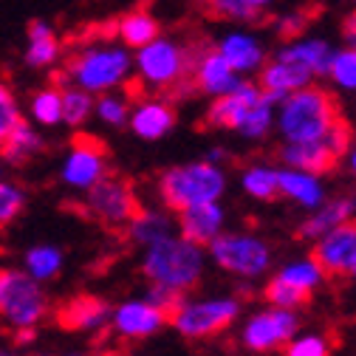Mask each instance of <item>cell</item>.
<instances>
[{"instance_id":"f35d334b","label":"cell","mask_w":356,"mask_h":356,"mask_svg":"<svg viewBox=\"0 0 356 356\" xmlns=\"http://www.w3.org/2000/svg\"><path fill=\"white\" fill-rule=\"evenodd\" d=\"M20 119H26L23 111H20V102H17L15 91H12V85H9L3 76H0V142L9 136L12 127H15Z\"/></svg>"},{"instance_id":"8fae6325","label":"cell","mask_w":356,"mask_h":356,"mask_svg":"<svg viewBox=\"0 0 356 356\" xmlns=\"http://www.w3.org/2000/svg\"><path fill=\"white\" fill-rule=\"evenodd\" d=\"M82 195H85V212L111 229L127 227L142 209L136 187H133L127 178L113 175V172H105L99 181L94 187H88Z\"/></svg>"},{"instance_id":"74e56055","label":"cell","mask_w":356,"mask_h":356,"mask_svg":"<svg viewBox=\"0 0 356 356\" xmlns=\"http://www.w3.org/2000/svg\"><path fill=\"white\" fill-rule=\"evenodd\" d=\"M263 297H266V305H275V308H289V311H300L311 297L297 291L294 286L283 283L277 275L263 286Z\"/></svg>"},{"instance_id":"ffe728a7","label":"cell","mask_w":356,"mask_h":356,"mask_svg":"<svg viewBox=\"0 0 356 356\" xmlns=\"http://www.w3.org/2000/svg\"><path fill=\"white\" fill-rule=\"evenodd\" d=\"M277 195L289 198L291 204H297L305 212L317 209L328 198L325 184H323V175L305 172V170H294V167H280V172H277Z\"/></svg>"},{"instance_id":"ab89813d","label":"cell","mask_w":356,"mask_h":356,"mask_svg":"<svg viewBox=\"0 0 356 356\" xmlns=\"http://www.w3.org/2000/svg\"><path fill=\"white\" fill-rule=\"evenodd\" d=\"M209 9H212V15L224 17V20H232V23H252V20H257V12L249 9L243 0H209Z\"/></svg>"},{"instance_id":"e575fe53","label":"cell","mask_w":356,"mask_h":356,"mask_svg":"<svg viewBox=\"0 0 356 356\" xmlns=\"http://www.w3.org/2000/svg\"><path fill=\"white\" fill-rule=\"evenodd\" d=\"M325 76L342 91H356V49H334Z\"/></svg>"},{"instance_id":"e0dca14e","label":"cell","mask_w":356,"mask_h":356,"mask_svg":"<svg viewBox=\"0 0 356 356\" xmlns=\"http://www.w3.org/2000/svg\"><path fill=\"white\" fill-rule=\"evenodd\" d=\"M215 51L229 63V68L235 74H241L246 79L252 74H257L266 65V60H269V54H266V46L260 42V37L252 34V31H243V29L227 31L224 37L215 42Z\"/></svg>"},{"instance_id":"5bb4252c","label":"cell","mask_w":356,"mask_h":356,"mask_svg":"<svg viewBox=\"0 0 356 356\" xmlns=\"http://www.w3.org/2000/svg\"><path fill=\"white\" fill-rule=\"evenodd\" d=\"M164 325H170V314L145 297L139 300H124L116 308H111V328L116 337L127 342H139L147 337H156Z\"/></svg>"},{"instance_id":"f907efd6","label":"cell","mask_w":356,"mask_h":356,"mask_svg":"<svg viewBox=\"0 0 356 356\" xmlns=\"http://www.w3.org/2000/svg\"><path fill=\"white\" fill-rule=\"evenodd\" d=\"M0 356H12V353H6V350H0Z\"/></svg>"},{"instance_id":"7bdbcfd3","label":"cell","mask_w":356,"mask_h":356,"mask_svg":"<svg viewBox=\"0 0 356 356\" xmlns=\"http://www.w3.org/2000/svg\"><path fill=\"white\" fill-rule=\"evenodd\" d=\"M342 42H345V49H356V9L342 23Z\"/></svg>"},{"instance_id":"7c38bea8","label":"cell","mask_w":356,"mask_h":356,"mask_svg":"<svg viewBox=\"0 0 356 356\" xmlns=\"http://www.w3.org/2000/svg\"><path fill=\"white\" fill-rule=\"evenodd\" d=\"M300 331V314L289 308L263 305L243 320L238 331V342L252 353H272L289 345V339Z\"/></svg>"},{"instance_id":"5b68a950","label":"cell","mask_w":356,"mask_h":356,"mask_svg":"<svg viewBox=\"0 0 356 356\" xmlns=\"http://www.w3.org/2000/svg\"><path fill=\"white\" fill-rule=\"evenodd\" d=\"M133 74V54L122 42H97V46L79 49L68 63V82L88 94H105L127 85Z\"/></svg>"},{"instance_id":"ac0fdd59","label":"cell","mask_w":356,"mask_h":356,"mask_svg":"<svg viewBox=\"0 0 356 356\" xmlns=\"http://www.w3.org/2000/svg\"><path fill=\"white\" fill-rule=\"evenodd\" d=\"M175 229H178L181 238H187V241H193V243L207 249L220 232H227V209H224L220 201L190 207L184 212H178Z\"/></svg>"},{"instance_id":"52a82bcc","label":"cell","mask_w":356,"mask_h":356,"mask_svg":"<svg viewBox=\"0 0 356 356\" xmlns=\"http://www.w3.org/2000/svg\"><path fill=\"white\" fill-rule=\"evenodd\" d=\"M207 257L238 280H260L272 272V246L254 232H220L209 246Z\"/></svg>"},{"instance_id":"ee69618b","label":"cell","mask_w":356,"mask_h":356,"mask_svg":"<svg viewBox=\"0 0 356 356\" xmlns=\"http://www.w3.org/2000/svg\"><path fill=\"white\" fill-rule=\"evenodd\" d=\"M227 159H229V153L224 147H209V153H207V161H212V164H224Z\"/></svg>"},{"instance_id":"d4e9b609","label":"cell","mask_w":356,"mask_h":356,"mask_svg":"<svg viewBox=\"0 0 356 356\" xmlns=\"http://www.w3.org/2000/svg\"><path fill=\"white\" fill-rule=\"evenodd\" d=\"M356 215V198H334V201H323L317 209H311L308 218L300 224V238L314 243L317 238H323L325 232H331L334 227L345 224Z\"/></svg>"},{"instance_id":"9c48e42d","label":"cell","mask_w":356,"mask_h":356,"mask_svg":"<svg viewBox=\"0 0 356 356\" xmlns=\"http://www.w3.org/2000/svg\"><path fill=\"white\" fill-rule=\"evenodd\" d=\"M190 65H193V51H187L181 42L161 34L133 54V74L145 85L159 88V91L181 85L190 76Z\"/></svg>"},{"instance_id":"d6986e66","label":"cell","mask_w":356,"mask_h":356,"mask_svg":"<svg viewBox=\"0 0 356 356\" xmlns=\"http://www.w3.org/2000/svg\"><path fill=\"white\" fill-rule=\"evenodd\" d=\"M178 122V113L175 108L167 102V99H159V97H147L142 102H136L130 108V130L136 133L142 142H159L164 139L167 133L175 127Z\"/></svg>"},{"instance_id":"b9f144b4","label":"cell","mask_w":356,"mask_h":356,"mask_svg":"<svg viewBox=\"0 0 356 356\" xmlns=\"http://www.w3.org/2000/svg\"><path fill=\"white\" fill-rule=\"evenodd\" d=\"M145 300L147 302H153L156 308H161V311H170L175 308V302L181 300V294H175V291H170V289H161V286H147V291H145Z\"/></svg>"},{"instance_id":"c3c4849f","label":"cell","mask_w":356,"mask_h":356,"mask_svg":"<svg viewBox=\"0 0 356 356\" xmlns=\"http://www.w3.org/2000/svg\"><path fill=\"white\" fill-rule=\"evenodd\" d=\"M3 172H6V164H3V161H0V178H3Z\"/></svg>"},{"instance_id":"1f68e13d","label":"cell","mask_w":356,"mask_h":356,"mask_svg":"<svg viewBox=\"0 0 356 356\" xmlns=\"http://www.w3.org/2000/svg\"><path fill=\"white\" fill-rule=\"evenodd\" d=\"M29 116L34 124L40 127H57L63 124V97H60V88H42L37 91L29 102Z\"/></svg>"},{"instance_id":"7402d4cb","label":"cell","mask_w":356,"mask_h":356,"mask_svg":"<svg viewBox=\"0 0 356 356\" xmlns=\"http://www.w3.org/2000/svg\"><path fill=\"white\" fill-rule=\"evenodd\" d=\"M57 323L68 331H99L111 323V305L102 297L79 294L60 308Z\"/></svg>"},{"instance_id":"f6af8a7d","label":"cell","mask_w":356,"mask_h":356,"mask_svg":"<svg viewBox=\"0 0 356 356\" xmlns=\"http://www.w3.org/2000/svg\"><path fill=\"white\" fill-rule=\"evenodd\" d=\"M243 3H246V6H249V9H254V12H257V15H260V12H263V9H269V6H272V3H275V0H243Z\"/></svg>"},{"instance_id":"816d5d0a","label":"cell","mask_w":356,"mask_h":356,"mask_svg":"<svg viewBox=\"0 0 356 356\" xmlns=\"http://www.w3.org/2000/svg\"><path fill=\"white\" fill-rule=\"evenodd\" d=\"M350 280H353V286H356V277H350Z\"/></svg>"},{"instance_id":"277c9868","label":"cell","mask_w":356,"mask_h":356,"mask_svg":"<svg viewBox=\"0 0 356 356\" xmlns=\"http://www.w3.org/2000/svg\"><path fill=\"white\" fill-rule=\"evenodd\" d=\"M227 193V172L220 164H212L207 159L187 161L167 167L159 178V195L167 209L184 212L198 204L220 201Z\"/></svg>"},{"instance_id":"8992f818","label":"cell","mask_w":356,"mask_h":356,"mask_svg":"<svg viewBox=\"0 0 356 356\" xmlns=\"http://www.w3.org/2000/svg\"><path fill=\"white\" fill-rule=\"evenodd\" d=\"M243 314V305L238 297L215 294V297H181L170 311V325L175 334H181L190 342L212 339L218 334H227Z\"/></svg>"},{"instance_id":"4dcf8cb0","label":"cell","mask_w":356,"mask_h":356,"mask_svg":"<svg viewBox=\"0 0 356 356\" xmlns=\"http://www.w3.org/2000/svg\"><path fill=\"white\" fill-rule=\"evenodd\" d=\"M277 172H280V167L266 164V161L249 164L241 172V187L254 201H275L277 198Z\"/></svg>"},{"instance_id":"d6a6232c","label":"cell","mask_w":356,"mask_h":356,"mask_svg":"<svg viewBox=\"0 0 356 356\" xmlns=\"http://www.w3.org/2000/svg\"><path fill=\"white\" fill-rule=\"evenodd\" d=\"M60 97H63V124L82 127L94 116V94L82 91L76 85H65L60 88Z\"/></svg>"},{"instance_id":"7a4b0ae2","label":"cell","mask_w":356,"mask_h":356,"mask_svg":"<svg viewBox=\"0 0 356 356\" xmlns=\"http://www.w3.org/2000/svg\"><path fill=\"white\" fill-rule=\"evenodd\" d=\"M207 263H209V257H207L204 246H198L175 232L172 238L145 249L142 275L147 277L150 286H161V289H170L184 297L193 289H198V283L204 280Z\"/></svg>"},{"instance_id":"9a60e30c","label":"cell","mask_w":356,"mask_h":356,"mask_svg":"<svg viewBox=\"0 0 356 356\" xmlns=\"http://www.w3.org/2000/svg\"><path fill=\"white\" fill-rule=\"evenodd\" d=\"M314 257L325 277H348L356 260V218L334 227L323 238L314 241Z\"/></svg>"},{"instance_id":"603a6c76","label":"cell","mask_w":356,"mask_h":356,"mask_svg":"<svg viewBox=\"0 0 356 356\" xmlns=\"http://www.w3.org/2000/svg\"><path fill=\"white\" fill-rule=\"evenodd\" d=\"M311 82H314V74L289 63V60H280V57L266 60V65L257 71V85L266 94H275L280 99H286L289 94L300 91V88H305Z\"/></svg>"},{"instance_id":"7dc6e473","label":"cell","mask_w":356,"mask_h":356,"mask_svg":"<svg viewBox=\"0 0 356 356\" xmlns=\"http://www.w3.org/2000/svg\"><path fill=\"white\" fill-rule=\"evenodd\" d=\"M97 356H122V353H116V350H102V353H97Z\"/></svg>"},{"instance_id":"681fc988","label":"cell","mask_w":356,"mask_h":356,"mask_svg":"<svg viewBox=\"0 0 356 356\" xmlns=\"http://www.w3.org/2000/svg\"><path fill=\"white\" fill-rule=\"evenodd\" d=\"M348 277H356V260H353V269H350V275Z\"/></svg>"},{"instance_id":"44dd1931","label":"cell","mask_w":356,"mask_h":356,"mask_svg":"<svg viewBox=\"0 0 356 356\" xmlns=\"http://www.w3.org/2000/svg\"><path fill=\"white\" fill-rule=\"evenodd\" d=\"M275 57L289 60V63L311 71L314 79H317V76L328 74V65H331V57H334V46L325 37H294V40L283 42Z\"/></svg>"},{"instance_id":"cb8c5ba5","label":"cell","mask_w":356,"mask_h":356,"mask_svg":"<svg viewBox=\"0 0 356 356\" xmlns=\"http://www.w3.org/2000/svg\"><path fill=\"white\" fill-rule=\"evenodd\" d=\"M60 37L57 31L51 29L49 20H29V29H26V49H23V63L34 71L40 68H51L57 60H60Z\"/></svg>"},{"instance_id":"4fadbf2b","label":"cell","mask_w":356,"mask_h":356,"mask_svg":"<svg viewBox=\"0 0 356 356\" xmlns=\"http://www.w3.org/2000/svg\"><path fill=\"white\" fill-rule=\"evenodd\" d=\"M105 172H108V147L97 136H91V133H76L63 159L60 181L74 193H85Z\"/></svg>"},{"instance_id":"bcb514c9","label":"cell","mask_w":356,"mask_h":356,"mask_svg":"<svg viewBox=\"0 0 356 356\" xmlns=\"http://www.w3.org/2000/svg\"><path fill=\"white\" fill-rule=\"evenodd\" d=\"M345 159H348V170H350V175L356 178V145H350V150L345 153Z\"/></svg>"},{"instance_id":"f1b7e54d","label":"cell","mask_w":356,"mask_h":356,"mask_svg":"<svg viewBox=\"0 0 356 356\" xmlns=\"http://www.w3.org/2000/svg\"><path fill=\"white\" fill-rule=\"evenodd\" d=\"M277 277L289 286H294L297 291L308 294V297H314V291H320L325 286V272L320 269V263L314 257H297V260H289L280 266V272Z\"/></svg>"},{"instance_id":"6da1fadb","label":"cell","mask_w":356,"mask_h":356,"mask_svg":"<svg viewBox=\"0 0 356 356\" xmlns=\"http://www.w3.org/2000/svg\"><path fill=\"white\" fill-rule=\"evenodd\" d=\"M283 99L266 94L252 79H243L235 91L215 97L207 108V124L218 130H232L246 142H263L275 130V113Z\"/></svg>"},{"instance_id":"8d00e7d4","label":"cell","mask_w":356,"mask_h":356,"mask_svg":"<svg viewBox=\"0 0 356 356\" xmlns=\"http://www.w3.org/2000/svg\"><path fill=\"white\" fill-rule=\"evenodd\" d=\"M26 204H29L26 190L20 184H12V181H3V178H0V229L15 224V220L23 215Z\"/></svg>"},{"instance_id":"60d3db41","label":"cell","mask_w":356,"mask_h":356,"mask_svg":"<svg viewBox=\"0 0 356 356\" xmlns=\"http://www.w3.org/2000/svg\"><path fill=\"white\" fill-rule=\"evenodd\" d=\"M305 23H308V17H305L302 12H291V15H283V17L277 20V34H280L283 40H294V37H302V31H305Z\"/></svg>"},{"instance_id":"f546056e","label":"cell","mask_w":356,"mask_h":356,"mask_svg":"<svg viewBox=\"0 0 356 356\" xmlns=\"http://www.w3.org/2000/svg\"><path fill=\"white\" fill-rule=\"evenodd\" d=\"M63 263H65V254L57 246L37 243L23 254V272L31 275L37 283H46V280H54L63 272Z\"/></svg>"},{"instance_id":"836d02e7","label":"cell","mask_w":356,"mask_h":356,"mask_svg":"<svg viewBox=\"0 0 356 356\" xmlns=\"http://www.w3.org/2000/svg\"><path fill=\"white\" fill-rule=\"evenodd\" d=\"M130 108H133V102L127 99V94L105 91V94H97L94 97V116L105 127H127Z\"/></svg>"},{"instance_id":"2e32d148","label":"cell","mask_w":356,"mask_h":356,"mask_svg":"<svg viewBox=\"0 0 356 356\" xmlns=\"http://www.w3.org/2000/svg\"><path fill=\"white\" fill-rule=\"evenodd\" d=\"M190 76H193V85L198 88L201 94H207L209 99L235 91V88L246 79V76L235 74V71L229 68V63L220 57L215 49H207V51H201V54H193Z\"/></svg>"},{"instance_id":"3957f363","label":"cell","mask_w":356,"mask_h":356,"mask_svg":"<svg viewBox=\"0 0 356 356\" xmlns=\"http://www.w3.org/2000/svg\"><path fill=\"white\" fill-rule=\"evenodd\" d=\"M339 119V105L331 91L311 82L277 105L275 130L283 142H317Z\"/></svg>"},{"instance_id":"ba28073f","label":"cell","mask_w":356,"mask_h":356,"mask_svg":"<svg viewBox=\"0 0 356 356\" xmlns=\"http://www.w3.org/2000/svg\"><path fill=\"white\" fill-rule=\"evenodd\" d=\"M49 294L31 275L17 269H0V320L15 334L34 331L49 317Z\"/></svg>"},{"instance_id":"30bf717a","label":"cell","mask_w":356,"mask_h":356,"mask_svg":"<svg viewBox=\"0 0 356 356\" xmlns=\"http://www.w3.org/2000/svg\"><path fill=\"white\" fill-rule=\"evenodd\" d=\"M350 145H353V130L345 119H339L317 142H283L277 150V159L283 161V167L325 175L350 150Z\"/></svg>"},{"instance_id":"d590c367","label":"cell","mask_w":356,"mask_h":356,"mask_svg":"<svg viewBox=\"0 0 356 356\" xmlns=\"http://www.w3.org/2000/svg\"><path fill=\"white\" fill-rule=\"evenodd\" d=\"M286 356H334L331 339L320 331H297L283 348Z\"/></svg>"},{"instance_id":"f5cc1de1","label":"cell","mask_w":356,"mask_h":356,"mask_svg":"<svg viewBox=\"0 0 356 356\" xmlns=\"http://www.w3.org/2000/svg\"><path fill=\"white\" fill-rule=\"evenodd\" d=\"M353 6H356V0H353Z\"/></svg>"},{"instance_id":"4316f807","label":"cell","mask_w":356,"mask_h":356,"mask_svg":"<svg viewBox=\"0 0 356 356\" xmlns=\"http://www.w3.org/2000/svg\"><path fill=\"white\" fill-rule=\"evenodd\" d=\"M175 235V220L161 209H139V215L127 224V238L139 249L161 243Z\"/></svg>"},{"instance_id":"484cf974","label":"cell","mask_w":356,"mask_h":356,"mask_svg":"<svg viewBox=\"0 0 356 356\" xmlns=\"http://www.w3.org/2000/svg\"><path fill=\"white\" fill-rule=\"evenodd\" d=\"M42 150H46V142H42V136L34 130V124L29 119H20L12 127L9 136L0 142V161L6 167H23Z\"/></svg>"},{"instance_id":"83f0119b","label":"cell","mask_w":356,"mask_h":356,"mask_svg":"<svg viewBox=\"0 0 356 356\" xmlns=\"http://www.w3.org/2000/svg\"><path fill=\"white\" fill-rule=\"evenodd\" d=\"M116 34H119V42H122L124 49L136 51V49L147 46L150 40H156L161 34V26H159V20L147 9H133V12H127V15L119 17Z\"/></svg>"}]
</instances>
